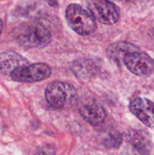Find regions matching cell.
I'll use <instances>...</instances> for the list:
<instances>
[{
	"instance_id": "obj_11",
	"label": "cell",
	"mask_w": 154,
	"mask_h": 155,
	"mask_svg": "<svg viewBox=\"0 0 154 155\" xmlns=\"http://www.w3.org/2000/svg\"><path fill=\"white\" fill-rule=\"evenodd\" d=\"M137 47L132 44L126 42H117L108 47L107 54L112 60L117 63H120L127 53L137 51Z\"/></svg>"
},
{
	"instance_id": "obj_7",
	"label": "cell",
	"mask_w": 154,
	"mask_h": 155,
	"mask_svg": "<svg viewBox=\"0 0 154 155\" xmlns=\"http://www.w3.org/2000/svg\"><path fill=\"white\" fill-rule=\"evenodd\" d=\"M130 111L145 126L154 128V103L145 98H136L130 102Z\"/></svg>"
},
{
	"instance_id": "obj_17",
	"label": "cell",
	"mask_w": 154,
	"mask_h": 155,
	"mask_svg": "<svg viewBox=\"0 0 154 155\" xmlns=\"http://www.w3.org/2000/svg\"><path fill=\"white\" fill-rule=\"evenodd\" d=\"M117 1H119V2H128V1H131V0H117Z\"/></svg>"
},
{
	"instance_id": "obj_9",
	"label": "cell",
	"mask_w": 154,
	"mask_h": 155,
	"mask_svg": "<svg viewBox=\"0 0 154 155\" xmlns=\"http://www.w3.org/2000/svg\"><path fill=\"white\" fill-rule=\"evenodd\" d=\"M27 64L28 61L15 51H8L0 53V72L3 74L10 75L15 69L25 66Z\"/></svg>"
},
{
	"instance_id": "obj_8",
	"label": "cell",
	"mask_w": 154,
	"mask_h": 155,
	"mask_svg": "<svg viewBox=\"0 0 154 155\" xmlns=\"http://www.w3.org/2000/svg\"><path fill=\"white\" fill-rule=\"evenodd\" d=\"M79 112L82 117L91 126L101 125L107 117L104 107L95 101H89L81 104Z\"/></svg>"
},
{
	"instance_id": "obj_4",
	"label": "cell",
	"mask_w": 154,
	"mask_h": 155,
	"mask_svg": "<svg viewBox=\"0 0 154 155\" xmlns=\"http://www.w3.org/2000/svg\"><path fill=\"white\" fill-rule=\"evenodd\" d=\"M51 69L47 64L36 63L20 67L9 76L12 80L19 83H36L46 80L51 76Z\"/></svg>"
},
{
	"instance_id": "obj_14",
	"label": "cell",
	"mask_w": 154,
	"mask_h": 155,
	"mask_svg": "<svg viewBox=\"0 0 154 155\" xmlns=\"http://www.w3.org/2000/svg\"><path fill=\"white\" fill-rule=\"evenodd\" d=\"M54 148H52V147H49L48 145V146H45V148H42L41 149H39V151H38V154H54L55 153V151H54Z\"/></svg>"
},
{
	"instance_id": "obj_2",
	"label": "cell",
	"mask_w": 154,
	"mask_h": 155,
	"mask_svg": "<svg viewBox=\"0 0 154 155\" xmlns=\"http://www.w3.org/2000/svg\"><path fill=\"white\" fill-rule=\"evenodd\" d=\"M66 20L69 27L77 34L88 36L95 31L96 20L89 11L78 4H70L65 12Z\"/></svg>"
},
{
	"instance_id": "obj_10",
	"label": "cell",
	"mask_w": 154,
	"mask_h": 155,
	"mask_svg": "<svg viewBox=\"0 0 154 155\" xmlns=\"http://www.w3.org/2000/svg\"><path fill=\"white\" fill-rule=\"evenodd\" d=\"M128 142L138 154H149L151 150V142L147 135L142 131L131 130L128 133Z\"/></svg>"
},
{
	"instance_id": "obj_5",
	"label": "cell",
	"mask_w": 154,
	"mask_h": 155,
	"mask_svg": "<svg viewBox=\"0 0 154 155\" xmlns=\"http://www.w3.org/2000/svg\"><path fill=\"white\" fill-rule=\"evenodd\" d=\"M87 5L95 19L106 25L116 24L120 18L119 8L110 0H88Z\"/></svg>"
},
{
	"instance_id": "obj_15",
	"label": "cell",
	"mask_w": 154,
	"mask_h": 155,
	"mask_svg": "<svg viewBox=\"0 0 154 155\" xmlns=\"http://www.w3.org/2000/svg\"><path fill=\"white\" fill-rule=\"evenodd\" d=\"M45 2L48 3L50 6L54 8L58 7V2H57V0H43Z\"/></svg>"
},
{
	"instance_id": "obj_12",
	"label": "cell",
	"mask_w": 154,
	"mask_h": 155,
	"mask_svg": "<svg viewBox=\"0 0 154 155\" xmlns=\"http://www.w3.org/2000/svg\"><path fill=\"white\" fill-rule=\"evenodd\" d=\"M96 67L95 64L91 60L82 59L76 61L72 65V71L78 77H85V76H90L95 72Z\"/></svg>"
},
{
	"instance_id": "obj_13",
	"label": "cell",
	"mask_w": 154,
	"mask_h": 155,
	"mask_svg": "<svg viewBox=\"0 0 154 155\" xmlns=\"http://www.w3.org/2000/svg\"><path fill=\"white\" fill-rule=\"evenodd\" d=\"M122 142V136L121 133L116 130H112L104 136L101 143L105 148H110V149H116V148H119Z\"/></svg>"
},
{
	"instance_id": "obj_3",
	"label": "cell",
	"mask_w": 154,
	"mask_h": 155,
	"mask_svg": "<svg viewBox=\"0 0 154 155\" xmlns=\"http://www.w3.org/2000/svg\"><path fill=\"white\" fill-rule=\"evenodd\" d=\"M76 90L72 85L64 82L54 81L49 83L45 90L47 102L54 109L67 108L76 98Z\"/></svg>"
},
{
	"instance_id": "obj_1",
	"label": "cell",
	"mask_w": 154,
	"mask_h": 155,
	"mask_svg": "<svg viewBox=\"0 0 154 155\" xmlns=\"http://www.w3.org/2000/svg\"><path fill=\"white\" fill-rule=\"evenodd\" d=\"M16 40L23 47L43 48L51 42V34L42 24L32 22L20 27L16 35Z\"/></svg>"
},
{
	"instance_id": "obj_16",
	"label": "cell",
	"mask_w": 154,
	"mask_h": 155,
	"mask_svg": "<svg viewBox=\"0 0 154 155\" xmlns=\"http://www.w3.org/2000/svg\"><path fill=\"white\" fill-rule=\"evenodd\" d=\"M2 28H3V23L2 21V20L0 19V35H1L2 32Z\"/></svg>"
},
{
	"instance_id": "obj_6",
	"label": "cell",
	"mask_w": 154,
	"mask_h": 155,
	"mask_svg": "<svg viewBox=\"0 0 154 155\" xmlns=\"http://www.w3.org/2000/svg\"><path fill=\"white\" fill-rule=\"evenodd\" d=\"M122 62L130 72L138 77H149L154 74V59L146 53L128 52L124 56Z\"/></svg>"
}]
</instances>
